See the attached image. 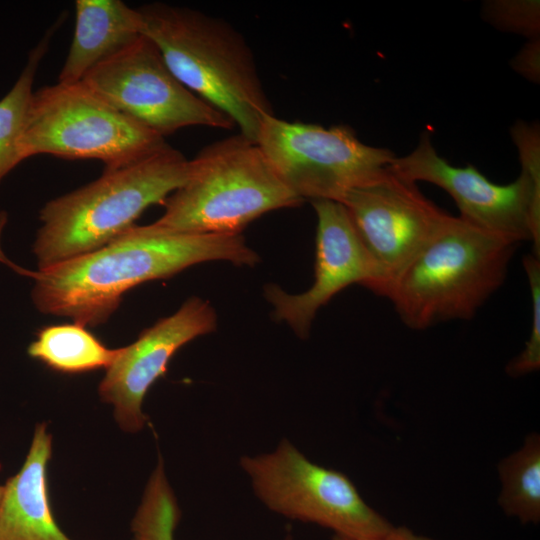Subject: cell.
<instances>
[{
    "mask_svg": "<svg viewBox=\"0 0 540 540\" xmlns=\"http://www.w3.org/2000/svg\"><path fill=\"white\" fill-rule=\"evenodd\" d=\"M137 10L142 34L178 80L256 143L263 118L274 110L244 36L226 20L185 6L153 2Z\"/></svg>",
    "mask_w": 540,
    "mask_h": 540,
    "instance_id": "7a4b0ae2",
    "label": "cell"
},
{
    "mask_svg": "<svg viewBox=\"0 0 540 540\" xmlns=\"http://www.w3.org/2000/svg\"><path fill=\"white\" fill-rule=\"evenodd\" d=\"M118 353L106 347L86 327L59 324L42 328L28 347V354L49 368L79 374L108 368Z\"/></svg>",
    "mask_w": 540,
    "mask_h": 540,
    "instance_id": "2e32d148",
    "label": "cell"
},
{
    "mask_svg": "<svg viewBox=\"0 0 540 540\" xmlns=\"http://www.w3.org/2000/svg\"><path fill=\"white\" fill-rule=\"evenodd\" d=\"M62 20V18L57 19L30 51L27 63L17 81L0 100V181L23 161L20 141L34 92L33 83L36 72Z\"/></svg>",
    "mask_w": 540,
    "mask_h": 540,
    "instance_id": "ac0fdd59",
    "label": "cell"
},
{
    "mask_svg": "<svg viewBox=\"0 0 540 540\" xmlns=\"http://www.w3.org/2000/svg\"><path fill=\"white\" fill-rule=\"evenodd\" d=\"M317 216L314 281L300 294L277 285L265 286L274 317L286 322L301 339L309 336L318 310L346 287L358 284L382 296L383 278L363 245L345 206L331 200H314Z\"/></svg>",
    "mask_w": 540,
    "mask_h": 540,
    "instance_id": "7c38bea8",
    "label": "cell"
},
{
    "mask_svg": "<svg viewBox=\"0 0 540 540\" xmlns=\"http://www.w3.org/2000/svg\"><path fill=\"white\" fill-rule=\"evenodd\" d=\"M539 1H488L483 5V17L503 31L539 37Z\"/></svg>",
    "mask_w": 540,
    "mask_h": 540,
    "instance_id": "44dd1931",
    "label": "cell"
},
{
    "mask_svg": "<svg viewBox=\"0 0 540 540\" xmlns=\"http://www.w3.org/2000/svg\"><path fill=\"white\" fill-rule=\"evenodd\" d=\"M332 540H436L428 536L415 533L405 526L392 525L386 531L369 537H350L334 534Z\"/></svg>",
    "mask_w": 540,
    "mask_h": 540,
    "instance_id": "603a6c76",
    "label": "cell"
},
{
    "mask_svg": "<svg viewBox=\"0 0 540 540\" xmlns=\"http://www.w3.org/2000/svg\"><path fill=\"white\" fill-rule=\"evenodd\" d=\"M167 145L165 138L122 113L83 82L33 92L20 141L23 160L41 154L96 159L105 169L139 160Z\"/></svg>",
    "mask_w": 540,
    "mask_h": 540,
    "instance_id": "8992f818",
    "label": "cell"
},
{
    "mask_svg": "<svg viewBox=\"0 0 540 540\" xmlns=\"http://www.w3.org/2000/svg\"><path fill=\"white\" fill-rule=\"evenodd\" d=\"M517 243L448 214L391 285L388 298L414 330L473 318L503 284Z\"/></svg>",
    "mask_w": 540,
    "mask_h": 540,
    "instance_id": "277c9868",
    "label": "cell"
},
{
    "mask_svg": "<svg viewBox=\"0 0 540 540\" xmlns=\"http://www.w3.org/2000/svg\"><path fill=\"white\" fill-rule=\"evenodd\" d=\"M2 491H3V486L0 485V500H1V497H2Z\"/></svg>",
    "mask_w": 540,
    "mask_h": 540,
    "instance_id": "d4e9b609",
    "label": "cell"
},
{
    "mask_svg": "<svg viewBox=\"0 0 540 540\" xmlns=\"http://www.w3.org/2000/svg\"><path fill=\"white\" fill-rule=\"evenodd\" d=\"M6 222H7V214H6V212L1 211L0 212V238H1V233H2V231H3V229H4L5 225H6ZM0 262L8 265L13 270L17 271L19 274L28 276L29 273H30V270L23 269V268L15 265L10 259H8L5 256V254H4V252H3L2 248H1V245H0Z\"/></svg>",
    "mask_w": 540,
    "mask_h": 540,
    "instance_id": "cb8c5ba5",
    "label": "cell"
},
{
    "mask_svg": "<svg viewBox=\"0 0 540 540\" xmlns=\"http://www.w3.org/2000/svg\"><path fill=\"white\" fill-rule=\"evenodd\" d=\"M539 37L532 38L516 55L511 65L519 74L533 82H539Z\"/></svg>",
    "mask_w": 540,
    "mask_h": 540,
    "instance_id": "7402d4cb",
    "label": "cell"
},
{
    "mask_svg": "<svg viewBox=\"0 0 540 540\" xmlns=\"http://www.w3.org/2000/svg\"><path fill=\"white\" fill-rule=\"evenodd\" d=\"M256 143L280 180L303 201L340 202L395 158L389 149L360 141L349 126L325 128L275 114L263 118Z\"/></svg>",
    "mask_w": 540,
    "mask_h": 540,
    "instance_id": "52a82bcc",
    "label": "cell"
},
{
    "mask_svg": "<svg viewBox=\"0 0 540 540\" xmlns=\"http://www.w3.org/2000/svg\"><path fill=\"white\" fill-rule=\"evenodd\" d=\"M217 316L208 301L191 297L172 315L143 330L106 368L98 388L103 402L113 407L122 431H141L147 417L142 406L150 387L162 377L170 359L196 337L215 331Z\"/></svg>",
    "mask_w": 540,
    "mask_h": 540,
    "instance_id": "4fadbf2b",
    "label": "cell"
},
{
    "mask_svg": "<svg viewBox=\"0 0 540 540\" xmlns=\"http://www.w3.org/2000/svg\"><path fill=\"white\" fill-rule=\"evenodd\" d=\"M137 8L121 0L75 1V26L58 82L74 83L142 35Z\"/></svg>",
    "mask_w": 540,
    "mask_h": 540,
    "instance_id": "9a60e30c",
    "label": "cell"
},
{
    "mask_svg": "<svg viewBox=\"0 0 540 540\" xmlns=\"http://www.w3.org/2000/svg\"><path fill=\"white\" fill-rule=\"evenodd\" d=\"M240 464L261 502L289 519L350 537L378 535L393 525L344 473L311 462L287 439L274 452L244 456Z\"/></svg>",
    "mask_w": 540,
    "mask_h": 540,
    "instance_id": "ba28073f",
    "label": "cell"
},
{
    "mask_svg": "<svg viewBox=\"0 0 540 540\" xmlns=\"http://www.w3.org/2000/svg\"><path fill=\"white\" fill-rule=\"evenodd\" d=\"M81 82L163 138L191 126L235 127L227 115L178 80L156 45L143 34L94 66Z\"/></svg>",
    "mask_w": 540,
    "mask_h": 540,
    "instance_id": "9c48e42d",
    "label": "cell"
},
{
    "mask_svg": "<svg viewBox=\"0 0 540 540\" xmlns=\"http://www.w3.org/2000/svg\"><path fill=\"white\" fill-rule=\"evenodd\" d=\"M413 183L423 181L447 192L466 222L519 243L532 241L540 257V184L522 172L506 185L487 179L473 165L454 167L438 155L427 131L416 148L387 166Z\"/></svg>",
    "mask_w": 540,
    "mask_h": 540,
    "instance_id": "30bf717a",
    "label": "cell"
},
{
    "mask_svg": "<svg viewBox=\"0 0 540 540\" xmlns=\"http://www.w3.org/2000/svg\"><path fill=\"white\" fill-rule=\"evenodd\" d=\"M189 160L169 144L47 202L34 243L38 270L93 252L126 232L185 182Z\"/></svg>",
    "mask_w": 540,
    "mask_h": 540,
    "instance_id": "3957f363",
    "label": "cell"
},
{
    "mask_svg": "<svg viewBox=\"0 0 540 540\" xmlns=\"http://www.w3.org/2000/svg\"><path fill=\"white\" fill-rule=\"evenodd\" d=\"M502 511L522 524L540 521V436L529 434L523 445L498 464Z\"/></svg>",
    "mask_w": 540,
    "mask_h": 540,
    "instance_id": "e0dca14e",
    "label": "cell"
},
{
    "mask_svg": "<svg viewBox=\"0 0 540 540\" xmlns=\"http://www.w3.org/2000/svg\"><path fill=\"white\" fill-rule=\"evenodd\" d=\"M304 201L274 172L257 143L238 133L189 160L188 175L152 223L169 233L237 235L273 210Z\"/></svg>",
    "mask_w": 540,
    "mask_h": 540,
    "instance_id": "5b68a950",
    "label": "cell"
},
{
    "mask_svg": "<svg viewBox=\"0 0 540 540\" xmlns=\"http://www.w3.org/2000/svg\"><path fill=\"white\" fill-rule=\"evenodd\" d=\"M259 260L241 234L169 233L135 224L93 252L32 271V299L44 314L96 327L107 322L125 292L141 283L203 262L254 266Z\"/></svg>",
    "mask_w": 540,
    "mask_h": 540,
    "instance_id": "6da1fadb",
    "label": "cell"
},
{
    "mask_svg": "<svg viewBox=\"0 0 540 540\" xmlns=\"http://www.w3.org/2000/svg\"><path fill=\"white\" fill-rule=\"evenodd\" d=\"M181 512L167 480L161 457L146 485L140 505L131 521V540H175ZM284 540H293L287 534Z\"/></svg>",
    "mask_w": 540,
    "mask_h": 540,
    "instance_id": "d6986e66",
    "label": "cell"
},
{
    "mask_svg": "<svg viewBox=\"0 0 540 540\" xmlns=\"http://www.w3.org/2000/svg\"><path fill=\"white\" fill-rule=\"evenodd\" d=\"M383 278L382 296L439 231L448 213L416 183L384 168L340 201Z\"/></svg>",
    "mask_w": 540,
    "mask_h": 540,
    "instance_id": "8fae6325",
    "label": "cell"
},
{
    "mask_svg": "<svg viewBox=\"0 0 540 540\" xmlns=\"http://www.w3.org/2000/svg\"><path fill=\"white\" fill-rule=\"evenodd\" d=\"M532 305L531 330L523 350L506 366L511 377H521L540 368V257L527 254L523 257Z\"/></svg>",
    "mask_w": 540,
    "mask_h": 540,
    "instance_id": "ffe728a7",
    "label": "cell"
},
{
    "mask_svg": "<svg viewBox=\"0 0 540 540\" xmlns=\"http://www.w3.org/2000/svg\"><path fill=\"white\" fill-rule=\"evenodd\" d=\"M52 435L45 422L37 424L26 459L3 486L0 500V540H72L53 516L47 469Z\"/></svg>",
    "mask_w": 540,
    "mask_h": 540,
    "instance_id": "5bb4252c",
    "label": "cell"
}]
</instances>
